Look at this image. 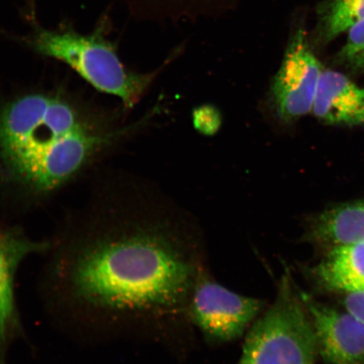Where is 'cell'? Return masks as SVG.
<instances>
[{"mask_svg":"<svg viewBox=\"0 0 364 364\" xmlns=\"http://www.w3.org/2000/svg\"><path fill=\"white\" fill-rule=\"evenodd\" d=\"M312 274L326 289L347 294L364 292V241L331 247Z\"/></svg>","mask_w":364,"mask_h":364,"instance_id":"10","label":"cell"},{"mask_svg":"<svg viewBox=\"0 0 364 364\" xmlns=\"http://www.w3.org/2000/svg\"><path fill=\"white\" fill-rule=\"evenodd\" d=\"M309 236L316 242L330 247L363 242L364 199L321 213L311 223Z\"/></svg>","mask_w":364,"mask_h":364,"instance_id":"11","label":"cell"},{"mask_svg":"<svg viewBox=\"0 0 364 364\" xmlns=\"http://www.w3.org/2000/svg\"><path fill=\"white\" fill-rule=\"evenodd\" d=\"M193 122L196 130L206 136L218 133L222 125V116L220 111L212 105H203L194 109Z\"/></svg>","mask_w":364,"mask_h":364,"instance_id":"14","label":"cell"},{"mask_svg":"<svg viewBox=\"0 0 364 364\" xmlns=\"http://www.w3.org/2000/svg\"><path fill=\"white\" fill-rule=\"evenodd\" d=\"M130 130L109 129L60 95H23L0 109V172L26 192L48 193Z\"/></svg>","mask_w":364,"mask_h":364,"instance_id":"2","label":"cell"},{"mask_svg":"<svg viewBox=\"0 0 364 364\" xmlns=\"http://www.w3.org/2000/svg\"><path fill=\"white\" fill-rule=\"evenodd\" d=\"M161 227L109 220L50 241L40 296L53 324L90 344L115 343L139 321L176 311L196 270Z\"/></svg>","mask_w":364,"mask_h":364,"instance_id":"1","label":"cell"},{"mask_svg":"<svg viewBox=\"0 0 364 364\" xmlns=\"http://www.w3.org/2000/svg\"><path fill=\"white\" fill-rule=\"evenodd\" d=\"M364 20V0H326L318 9L320 36L330 42Z\"/></svg>","mask_w":364,"mask_h":364,"instance_id":"12","label":"cell"},{"mask_svg":"<svg viewBox=\"0 0 364 364\" xmlns=\"http://www.w3.org/2000/svg\"><path fill=\"white\" fill-rule=\"evenodd\" d=\"M318 354L311 317L284 275L275 301L249 331L238 364H315Z\"/></svg>","mask_w":364,"mask_h":364,"instance_id":"4","label":"cell"},{"mask_svg":"<svg viewBox=\"0 0 364 364\" xmlns=\"http://www.w3.org/2000/svg\"><path fill=\"white\" fill-rule=\"evenodd\" d=\"M346 311L364 324V292L348 294L344 300Z\"/></svg>","mask_w":364,"mask_h":364,"instance_id":"15","label":"cell"},{"mask_svg":"<svg viewBox=\"0 0 364 364\" xmlns=\"http://www.w3.org/2000/svg\"><path fill=\"white\" fill-rule=\"evenodd\" d=\"M311 112L329 125H364V87L340 72L324 68Z\"/></svg>","mask_w":364,"mask_h":364,"instance_id":"9","label":"cell"},{"mask_svg":"<svg viewBox=\"0 0 364 364\" xmlns=\"http://www.w3.org/2000/svg\"><path fill=\"white\" fill-rule=\"evenodd\" d=\"M315 330L318 354L329 364L364 363V324L351 313L341 312L300 293Z\"/></svg>","mask_w":364,"mask_h":364,"instance_id":"8","label":"cell"},{"mask_svg":"<svg viewBox=\"0 0 364 364\" xmlns=\"http://www.w3.org/2000/svg\"><path fill=\"white\" fill-rule=\"evenodd\" d=\"M190 297L194 324L218 343L240 338L265 306L260 299L232 292L202 276L195 281Z\"/></svg>","mask_w":364,"mask_h":364,"instance_id":"6","label":"cell"},{"mask_svg":"<svg viewBox=\"0 0 364 364\" xmlns=\"http://www.w3.org/2000/svg\"><path fill=\"white\" fill-rule=\"evenodd\" d=\"M104 27L102 22L92 33L84 34L68 25L57 29L36 26L23 42L40 55L65 63L94 88L119 98L126 108H133L158 71L136 74L127 70Z\"/></svg>","mask_w":364,"mask_h":364,"instance_id":"3","label":"cell"},{"mask_svg":"<svg viewBox=\"0 0 364 364\" xmlns=\"http://www.w3.org/2000/svg\"><path fill=\"white\" fill-rule=\"evenodd\" d=\"M50 241L35 240L15 227L0 226V364H7L14 343L24 333L16 297V279L21 263L44 255Z\"/></svg>","mask_w":364,"mask_h":364,"instance_id":"7","label":"cell"},{"mask_svg":"<svg viewBox=\"0 0 364 364\" xmlns=\"http://www.w3.org/2000/svg\"><path fill=\"white\" fill-rule=\"evenodd\" d=\"M338 59L353 70L364 71V20L348 31V38L338 53Z\"/></svg>","mask_w":364,"mask_h":364,"instance_id":"13","label":"cell"},{"mask_svg":"<svg viewBox=\"0 0 364 364\" xmlns=\"http://www.w3.org/2000/svg\"><path fill=\"white\" fill-rule=\"evenodd\" d=\"M323 70L306 33L299 30L286 50L270 88L269 102L277 119L290 124L312 112Z\"/></svg>","mask_w":364,"mask_h":364,"instance_id":"5","label":"cell"}]
</instances>
